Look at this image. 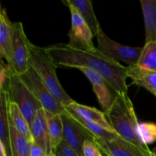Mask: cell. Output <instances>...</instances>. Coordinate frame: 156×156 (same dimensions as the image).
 <instances>
[{
  "label": "cell",
  "mask_w": 156,
  "mask_h": 156,
  "mask_svg": "<svg viewBox=\"0 0 156 156\" xmlns=\"http://www.w3.org/2000/svg\"><path fill=\"white\" fill-rule=\"evenodd\" d=\"M46 49L57 67L88 69L102 76L118 94H127V66L109 59L98 50H76L64 44H53Z\"/></svg>",
  "instance_id": "cell-1"
},
{
  "label": "cell",
  "mask_w": 156,
  "mask_h": 156,
  "mask_svg": "<svg viewBox=\"0 0 156 156\" xmlns=\"http://www.w3.org/2000/svg\"><path fill=\"white\" fill-rule=\"evenodd\" d=\"M105 115L114 132L123 140L144 152H152L140 138V123L128 94H117L115 101L111 108L105 112Z\"/></svg>",
  "instance_id": "cell-2"
},
{
  "label": "cell",
  "mask_w": 156,
  "mask_h": 156,
  "mask_svg": "<svg viewBox=\"0 0 156 156\" xmlns=\"http://www.w3.org/2000/svg\"><path fill=\"white\" fill-rule=\"evenodd\" d=\"M30 65L47 87L55 98L66 108L74 101L62 88L56 75V66L46 47H41L32 43L29 44Z\"/></svg>",
  "instance_id": "cell-3"
},
{
  "label": "cell",
  "mask_w": 156,
  "mask_h": 156,
  "mask_svg": "<svg viewBox=\"0 0 156 156\" xmlns=\"http://www.w3.org/2000/svg\"><path fill=\"white\" fill-rule=\"evenodd\" d=\"M1 91L7 92L9 101L18 107L30 125L38 111L43 108L37 99L22 80L21 76L15 74L12 72L5 88Z\"/></svg>",
  "instance_id": "cell-4"
},
{
  "label": "cell",
  "mask_w": 156,
  "mask_h": 156,
  "mask_svg": "<svg viewBox=\"0 0 156 156\" xmlns=\"http://www.w3.org/2000/svg\"><path fill=\"white\" fill-rule=\"evenodd\" d=\"M98 42L97 50L109 59L127 67L136 66L141 53L142 47H133L123 45L111 39L101 27L96 35Z\"/></svg>",
  "instance_id": "cell-5"
},
{
  "label": "cell",
  "mask_w": 156,
  "mask_h": 156,
  "mask_svg": "<svg viewBox=\"0 0 156 156\" xmlns=\"http://www.w3.org/2000/svg\"><path fill=\"white\" fill-rule=\"evenodd\" d=\"M62 2L69 8L71 14V27L67 34L69 37L67 45L76 50L96 51L97 48L93 43L94 36L87 23L79 12L72 5L69 4L66 0Z\"/></svg>",
  "instance_id": "cell-6"
},
{
  "label": "cell",
  "mask_w": 156,
  "mask_h": 156,
  "mask_svg": "<svg viewBox=\"0 0 156 156\" xmlns=\"http://www.w3.org/2000/svg\"><path fill=\"white\" fill-rule=\"evenodd\" d=\"M21 77L45 111L54 114L66 112L65 107L55 98L31 66Z\"/></svg>",
  "instance_id": "cell-7"
},
{
  "label": "cell",
  "mask_w": 156,
  "mask_h": 156,
  "mask_svg": "<svg viewBox=\"0 0 156 156\" xmlns=\"http://www.w3.org/2000/svg\"><path fill=\"white\" fill-rule=\"evenodd\" d=\"M14 38L12 61L9 64L12 73L21 76L30 67L29 44L30 41L24 31L22 23L14 22Z\"/></svg>",
  "instance_id": "cell-8"
},
{
  "label": "cell",
  "mask_w": 156,
  "mask_h": 156,
  "mask_svg": "<svg viewBox=\"0 0 156 156\" xmlns=\"http://www.w3.org/2000/svg\"><path fill=\"white\" fill-rule=\"evenodd\" d=\"M61 116L63 123V140L79 155L84 156V143L88 140L94 142L95 137L78 123L66 110Z\"/></svg>",
  "instance_id": "cell-9"
},
{
  "label": "cell",
  "mask_w": 156,
  "mask_h": 156,
  "mask_svg": "<svg viewBox=\"0 0 156 156\" xmlns=\"http://www.w3.org/2000/svg\"><path fill=\"white\" fill-rule=\"evenodd\" d=\"M92 85L93 91L96 94L99 105L106 112L115 101L118 93L102 76L86 68H78Z\"/></svg>",
  "instance_id": "cell-10"
},
{
  "label": "cell",
  "mask_w": 156,
  "mask_h": 156,
  "mask_svg": "<svg viewBox=\"0 0 156 156\" xmlns=\"http://www.w3.org/2000/svg\"><path fill=\"white\" fill-rule=\"evenodd\" d=\"M94 143L109 156H153L152 151L146 152L117 135L111 140L95 139Z\"/></svg>",
  "instance_id": "cell-11"
},
{
  "label": "cell",
  "mask_w": 156,
  "mask_h": 156,
  "mask_svg": "<svg viewBox=\"0 0 156 156\" xmlns=\"http://www.w3.org/2000/svg\"><path fill=\"white\" fill-rule=\"evenodd\" d=\"M30 128L32 142L42 146L47 151V156H53L49 137L47 115L44 108L40 109L37 113L33 121L30 123Z\"/></svg>",
  "instance_id": "cell-12"
},
{
  "label": "cell",
  "mask_w": 156,
  "mask_h": 156,
  "mask_svg": "<svg viewBox=\"0 0 156 156\" xmlns=\"http://www.w3.org/2000/svg\"><path fill=\"white\" fill-rule=\"evenodd\" d=\"M14 38L13 23L8 16L7 11L1 8L0 11V56L8 64L11 63Z\"/></svg>",
  "instance_id": "cell-13"
},
{
  "label": "cell",
  "mask_w": 156,
  "mask_h": 156,
  "mask_svg": "<svg viewBox=\"0 0 156 156\" xmlns=\"http://www.w3.org/2000/svg\"><path fill=\"white\" fill-rule=\"evenodd\" d=\"M65 108L69 112L76 114L87 121L94 123L105 128L107 130L115 133L110 124L105 112H102L92 107L77 103L75 101Z\"/></svg>",
  "instance_id": "cell-14"
},
{
  "label": "cell",
  "mask_w": 156,
  "mask_h": 156,
  "mask_svg": "<svg viewBox=\"0 0 156 156\" xmlns=\"http://www.w3.org/2000/svg\"><path fill=\"white\" fill-rule=\"evenodd\" d=\"M0 143L5 148L7 155L12 156L9 117V98L5 91H0Z\"/></svg>",
  "instance_id": "cell-15"
},
{
  "label": "cell",
  "mask_w": 156,
  "mask_h": 156,
  "mask_svg": "<svg viewBox=\"0 0 156 156\" xmlns=\"http://www.w3.org/2000/svg\"><path fill=\"white\" fill-rule=\"evenodd\" d=\"M127 76L133 83L145 88L156 97V72L142 69L135 66L127 67Z\"/></svg>",
  "instance_id": "cell-16"
},
{
  "label": "cell",
  "mask_w": 156,
  "mask_h": 156,
  "mask_svg": "<svg viewBox=\"0 0 156 156\" xmlns=\"http://www.w3.org/2000/svg\"><path fill=\"white\" fill-rule=\"evenodd\" d=\"M146 33V43L156 41V0H140Z\"/></svg>",
  "instance_id": "cell-17"
},
{
  "label": "cell",
  "mask_w": 156,
  "mask_h": 156,
  "mask_svg": "<svg viewBox=\"0 0 156 156\" xmlns=\"http://www.w3.org/2000/svg\"><path fill=\"white\" fill-rule=\"evenodd\" d=\"M69 4L72 5L79 12L88 27L96 37L101 25L94 13L92 2L90 0H66Z\"/></svg>",
  "instance_id": "cell-18"
},
{
  "label": "cell",
  "mask_w": 156,
  "mask_h": 156,
  "mask_svg": "<svg viewBox=\"0 0 156 156\" xmlns=\"http://www.w3.org/2000/svg\"><path fill=\"white\" fill-rule=\"evenodd\" d=\"M49 137L53 153L63 141V123L61 114H51L46 111Z\"/></svg>",
  "instance_id": "cell-19"
},
{
  "label": "cell",
  "mask_w": 156,
  "mask_h": 156,
  "mask_svg": "<svg viewBox=\"0 0 156 156\" xmlns=\"http://www.w3.org/2000/svg\"><path fill=\"white\" fill-rule=\"evenodd\" d=\"M9 98V97H8ZM9 121L14 127L23 136L32 142V136L30 133V124L26 120L24 116L20 111L15 104L10 102L9 100Z\"/></svg>",
  "instance_id": "cell-20"
},
{
  "label": "cell",
  "mask_w": 156,
  "mask_h": 156,
  "mask_svg": "<svg viewBox=\"0 0 156 156\" xmlns=\"http://www.w3.org/2000/svg\"><path fill=\"white\" fill-rule=\"evenodd\" d=\"M10 136L12 156H30L32 142L18 132L11 123Z\"/></svg>",
  "instance_id": "cell-21"
},
{
  "label": "cell",
  "mask_w": 156,
  "mask_h": 156,
  "mask_svg": "<svg viewBox=\"0 0 156 156\" xmlns=\"http://www.w3.org/2000/svg\"><path fill=\"white\" fill-rule=\"evenodd\" d=\"M136 66L147 71L156 72V41L146 42L142 47Z\"/></svg>",
  "instance_id": "cell-22"
},
{
  "label": "cell",
  "mask_w": 156,
  "mask_h": 156,
  "mask_svg": "<svg viewBox=\"0 0 156 156\" xmlns=\"http://www.w3.org/2000/svg\"><path fill=\"white\" fill-rule=\"evenodd\" d=\"M140 136L142 141L146 145L155 143L156 141V124L153 123H140Z\"/></svg>",
  "instance_id": "cell-23"
},
{
  "label": "cell",
  "mask_w": 156,
  "mask_h": 156,
  "mask_svg": "<svg viewBox=\"0 0 156 156\" xmlns=\"http://www.w3.org/2000/svg\"><path fill=\"white\" fill-rule=\"evenodd\" d=\"M12 69L10 66L5 62L1 58V66H0V91L3 90L6 86L8 81H9L10 75L12 73Z\"/></svg>",
  "instance_id": "cell-24"
},
{
  "label": "cell",
  "mask_w": 156,
  "mask_h": 156,
  "mask_svg": "<svg viewBox=\"0 0 156 156\" xmlns=\"http://www.w3.org/2000/svg\"><path fill=\"white\" fill-rule=\"evenodd\" d=\"M84 156H103L102 152L97 144L93 141H85L83 146Z\"/></svg>",
  "instance_id": "cell-25"
},
{
  "label": "cell",
  "mask_w": 156,
  "mask_h": 156,
  "mask_svg": "<svg viewBox=\"0 0 156 156\" xmlns=\"http://www.w3.org/2000/svg\"><path fill=\"white\" fill-rule=\"evenodd\" d=\"M53 156H80L74 149H72L65 141H62V143L56 148L55 150Z\"/></svg>",
  "instance_id": "cell-26"
},
{
  "label": "cell",
  "mask_w": 156,
  "mask_h": 156,
  "mask_svg": "<svg viewBox=\"0 0 156 156\" xmlns=\"http://www.w3.org/2000/svg\"><path fill=\"white\" fill-rule=\"evenodd\" d=\"M30 156H47V153L42 146L32 142L30 146Z\"/></svg>",
  "instance_id": "cell-27"
},
{
  "label": "cell",
  "mask_w": 156,
  "mask_h": 156,
  "mask_svg": "<svg viewBox=\"0 0 156 156\" xmlns=\"http://www.w3.org/2000/svg\"><path fill=\"white\" fill-rule=\"evenodd\" d=\"M152 151V154H153V156H156V147Z\"/></svg>",
  "instance_id": "cell-28"
},
{
  "label": "cell",
  "mask_w": 156,
  "mask_h": 156,
  "mask_svg": "<svg viewBox=\"0 0 156 156\" xmlns=\"http://www.w3.org/2000/svg\"><path fill=\"white\" fill-rule=\"evenodd\" d=\"M101 152H102V155H103V156H109L108 155V154L105 153V152H103V151H101Z\"/></svg>",
  "instance_id": "cell-29"
}]
</instances>
